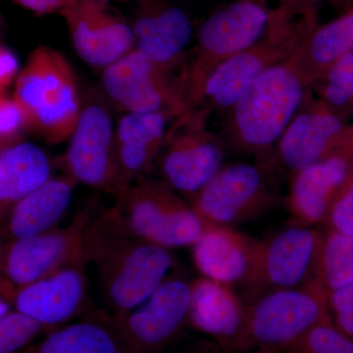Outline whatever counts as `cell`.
Listing matches in <instances>:
<instances>
[{
    "label": "cell",
    "mask_w": 353,
    "mask_h": 353,
    "mask_svg": "<svg viewBox=\"0 0 353 353\" xmlns=\"http://www.w3.org/2000/svg\"><path fill=\"white\" fill-rule=\"evenodd\" d=\"M14 101L24 114L26 129L50 143L69 139L81 108L73 66L60 51L39 46L15 80Z\"/></svg>",
    "instance_id": "7a4b0ae2"
},
{
    "label": "cell",
    "mask_w": 353,
    "mask_h": 353,
    "mask_svg": "<svg viewBox=\"0 0 353 353\" xmlns=\"http://www.w3.org/2000/svg\"><path fill=\"white\" fill-rule=\"evenodd\" d=\"M192 285L168 278L125 320L127 336L139 347L157 348L170 341L189 318Z\"/></svg>",
    "instance_id": "2e32d148"
},
{
    "label": "cell",
    "mask_w": 353,
    "mask_h": 353,
    "mask_svg": "<svg viewBox=\"0 0 353 353\" xmlns=\"http://www.w3.org/2000/svg\"><path fill=\"white\" fill-rule=\"evenodd\" d=\"M315 285L269 290L246 305L245 322L234 350L285 353L325 320Z\"/></svg>",
    "instance_id": "277c9868"
},
{
    "label": "cell",
    "mask_w": 353,
    "mask_h": 353,
    "mask_svg": "<svg viewBox=\"0 0 353 353\" xmlns=\"http://www.w3.org/2000/svg\"><path fill=\"white\" fill-rule=\"evenodd\" d=\"M246 305L231 285L202 278L192 285L189 318L203 333L233 350L243 329Z\"/></svg>",
    "instance_id": "ffe728a7"
},
{
    "label": "cell",
    "mask_w": 353,
    "mask_h": 353,
    "mask_svg": "<svg viewBox=\"0 0 353 353\" xmlns=\"http://www.w3.org/2000/svg\"><path fill=\"white\" fill-rule=\"evenodd\" d=\"M321 245L315 230L294 223L259 241L252 274L243 285L250 301L269 290L313 285L311 276Z\"/></svg>",
    "instance_id": "8fae6325"
},
{
    "label": "cell",
    "mask_w": 353,
    "mask_h": 353,
    "mask_svg": "<svg viewBox=\"0 0 353 353\" xmlns=\"http://www.w3.org/2000/svg\"><path fill=\"white\" fill-rule=\"evenodd\" d=\"M292 57L257 77L225 114L223 131L232 150L260 160L273 158L279 139L309 90Z\"/></svg>",
    "instance_id": "6da1fadb"
},
{
    "label": "cell",
    "mask_w": 353,
    "mask_h": 353,
    "mask_svg": "<svg viewBox=\"0 0 353 353\" xmlns=\"http://www.w3.org/2000/svg\"><path fill=\"white\" fill-rule=\"evenodd\" d=\"M85 282L76 269L66 268L25 285L15 297L16 310L41 325L68 320L83 301Z\"/></svg>",
    "instance_id": "44dd1931"
},
{
    "label": "cell",
    "mask_w": 353,
    "mask_h": 353,
    "mask_svg": "<svg viewBox=\"0 0 353 353\" xmlns=\"http://www.w3.org/2000/svg\"><path fill=\"white\" fill-rule=\"evenodd\" d=\"M60 15L66 21L76 52L85 63L105 69L134 50L131 26L111 10L108 2L75 0Z\"/></svg>",
    "instance_id": "7c38bea8"
},
{
    "label": "cell",
    "mask_w": 353,
    "mask_h": 353,
    "mask_svg": "<svg viewBox=\"0 0 353 353\" xmlns=\"http://www.w3.org/2000/svg\"><path fill=\"white\" fill-rule=\"evenodd\" d=\"M99 1L108 2L111 1V0H99ZM116 1H120V0H116Z\"/></svg>",
    "instance_id": "74e56055"
},
{
    "label": "cell",
    "mask_w": 353,
    "mask_h": 353,
    "mask_svg": "<svg viewBox=\"0 0 353 353\" xmlns=\"http://www.w3.org/2000/svg\"><path fill=\"white\" fill-rule=\"evenodd\" d=\"M314 28V15H292L279 6L273 9L264 36L220 64L206 79L189 111L206 122L214 114L225 115L257 77L289 59Z\"/></svg>",
    "instance_id": "3957f363"
},
{
    "label": "cell",
    "mask_w": 353,
    "mask_h": 353,
    "mask_svg": "<svg viewBox=\"0 0 353 353\" xmlns=\"http://www.w3.org/2000/svg\"><path fill=\"white\" fill-rule=\"evenodd\" d=\"M287 353H353V340L323 321L309 330Z\"/></svg>",
    "instance_id": "f1b7e54d"
},
{
    "label": "cell",
    "mask_w": 353,
    "mask_h": 353,
    "mask_svg": "<svg viewBox=\"0 0 353 353\" xmlns=\"http://www.w3.org/2000/svg\"><path fill=\"white\" fill-rule=\"evenodd\" d=\"M275 165L271 158L223 166L190 205L208 225L234 228L254 219L277 202L272 181Z\"/></svg>",
    "instance_id": "8992f818"
},
{
    "label": "cell",
    "mask_w": 353,
    "mask_h": 353,
    "mask_svg": "<svg viewBox=\"0 0 353 353\" xmlns=\"http://www.w3.org/2000/svg\"><path fill=\"white\" fill-rule=\"evenodd\" d=\"M259 241L234 228L206 224L192 245L197 269L205 278L229 285L245 284L256 259Z\"/></svg>",
    "instance_id": "ac0fdd59"
},
{
    "label": "cell",
    "mask_w": 353,
    "mask_h": 353,
    "mask_svg": "<svg viewBox=\"0 0 353 353\" xmlns=\"http://www.w3.org/2000/svg\"><path fill=\"white\" fill-rule=\"evenodd\" d=\"M314 0H279V7L296 16L314 15Z\"/></svg>",
    "instance_id": "d590c367"
},
{
    "label": "cell",
    "mask_w": 353,
    "mask_h": 353,
    "mask_svg": "<svg viewBox=\"0 0 353 353\" xmlns=\"http://www.w3.org/2000/svg\"><path fill=\"white\" fill-rule=\"evenodd\" d=\"M19 72V61L15 53L6 46H0V94H6Z\"/></svg>",
    "instance_id": "836d02e7"
},
{
    "label": "cell",
    "mask_w": 353,
    "mask_h": 353,
    "mask_svg": "<svg viewBox=\"0 0 353 353\" xmlns=\"http://www.w3.org/2000/svg\"><path fill=\"white\" fill-rule=\"evenodd\" d=\"M9 312V303L0 297V318L3 317L6 313Z\"/></svg>",
    "instance_id": "8d00e7d4"
},
{
    "label": "cell",
    "mask_w": 353,
    "mask_h": 353,
    "mask_svg": "<svg viewBox=\"0 0 353 353\" xmlns=\"http://www.w3.org/2000/svg\"><path fill=\"white\" fill-rule=\"evenodd\" d=\"M329 299L336 329L353 340V285L331 292Z\"/></svg>",
    "instance_id": "d6a6232c"
},
{
    "label": "cell",
    "mask_w": 353,
    "mask_h": 353,
    "mask_svg": "<svg viewBox=\"0 0 353 353\" xmlns=\"http://www.w3.org/2000/svg\"><path fill=\"white\" fill-rule=\"evenodd\" d=\"M109 303L129 312L167 280L173 265L169 248L143 240L117 241L99 248Z\"/></svg>",
    "instance_id": "30bf717a"
},
{
    "label": "cell",
    "mask_w": 353,
    "mask_h": 353,
    "mask_svg": "<svg viewBox=\"0 0 353 353\" xmlns=\"http://www.w3.org/2000/svg\"><path fill=\"white\" fill-rule=\"evenodd\" d=\"M336 1H340V0H336Z\"/></svg>",
    "instance_id": "f35d334b"
},
{
    "label": "cell",
    "mask_w": 353,
    "mask_h": 353,
    "mask_svg": "<svg viewBox=\"0 0 353 353\" xmlns=\"http://www.w3.org/2000/svg\"><path fill=\"white\" fill-rule=\"evenodd\" d=\"M139 10L132 26L134 50L157 64L180 66L192 39L189 16L165 0H137Z\"/></svg>",
    "instance_id": "9a60e30c"
},
{
    "label": "cell",
    "mask_w": 353,
    "mask_h": 353,
    "mask_svg": "<svg viewBox=\"0 0 353 353\" xmlns=\"http://www.w3.org/2000/svg\"><path fill=\"white\" fill-rule=\"evenodd\" d=\"M48 155L30 143L0 148V209L15 205L50 179Z\"/></svg>",
    "instance_id": "cb8c5ba5"
},
{
    "label": "cell",
    "mask_w": 353,
    "mask_h": 353,
    "mask_svg": "<svg viewBox=\"0 0 353 353\" xmlns=\"http://www.w3.org/2000/svg\"><path fill=\"white\" fill-rule=\"evenodd\" d=\"M118 219L141 240L166 248L192 245L206 223L164 182L148 181L129 192Z\"/></svg>",
    "instance_id": "52a82bcc"
},
{
    "label": "cell",
    "mask_w": 353,
    "mask_h": 353,
    "mask_svg": "<svg viewBox=\"0 0 353 353\" xmlns=\"http://www.w3.org/2000/svg\"><path fill=\"white\" fill-rule=\"evenodd\" d=\"M66 165L72 180L99 189H118L115 131L103 106L82 108L69 138Z\"/></svg>",
    "instance_id": "4fadbf2b"
},
{
    "label": "cell",
    "mask_w": 353,
    "mask_h": 353,
    "mask_svg": "<svg viewBox=\"0 0 353 353\" xmlns=\"http://www.w3.org/2000/svg\"><path fill=\"white\" fill-rule=\"evenodd\" d=\"M36 353H121V348L101 325L78 323L48 334Z\"/></svg>",
    "instance_id": "484cf974"
},
{
    "label": "cell",
    "mask_w": 353,
    "mask_h": 353,
    "mask_svg": "<svg viewBox=\"0 0 353 353\" xmlns=\"http://www.w3.org/2000/svg\"><path fill=\"white\" fill-rule=\"evenodd\" d=\"M43 325L19 311L0 318V353H15L39 333Z\"/></svg>",
    "instance_id": "f546056e"
},
{
    "label": "cell",
    "mask_w": 353,
    "mask_h": 353,
    "mask_svg": "<svg viewBox=\"0 0 353 353\" xmlns=\"http://www.w3.org/2000/svg\"><path fill=\"white\" fill-rule=\"evenodd\" d=\"M315 271L331 292L353 285V236L332 232L322 243Z\"/></svg>",
    "instance_id": "4316f807"
},
{
    "label": "cell",
    "mask_w": 353,
    "mask_h": 353,
    "mask_svg": "<svg viewBox=\"0 0 353 353\" xmlns=\"http://www.w3.org/2000/svg\"><path fill=\"white\" fill-rule=\"evenodd\" d=\"M73 194L70 179H50L12 208L9 231L15 238H32L48 233L66 212Z\"/></svg>",
    "instance_id": "7402d4cb"
},
{
    "label": "cell",
    "mask_w": 353,
    "mask_h": 353,
    "mask_svg": "<svg viewBox=\"0 0 353 353\" xmlns=\"http://www.w3.org/2000/svg\"><path fill=\"white\" fill-rule=\"evenodd\" d=\"M272 11L264 0H236L218 9L202 23L194 54L183 64V83L190 109L199 99L206 79L220 64L264 36Z\"/></svg>",
    "instance_id": "5b68a950"
},
{
    "label": "cell",
    "mask_w": 353,
    "mask_h": 353,
    "mask_svg": "<svg viewBox=\"0 0 353 353\" xmlns=\"http://www.w3.org/2000/svg\"><path fill=\"white\" fill-rule=\"evenodd\" d=\"M224 141L188 111L173 120L158 160L163 182L192 199L224 166Z\"/></svg>",
    "instance_id": "9c48e42d"
},
{
    "label": "cell",
    "mask_w": 353,
    "mask_h": 353,
    "mask_svg": "<svg viewBox=\"0 0 353 353\" xmlns=\"http://www.w3.org/2000/svg\"><path fill=\"white\" fill-rule=\"evenodd\" d=\"M334 231L353 236V181L341 188L328 210Z\"/></svg>",
    "instance_id": "1f68e13d"
},
{
    "label": "cell",
    "mask_w": 353,
    "mask_h": 353,
    "mask_svg": "<svg viewBox=\"0 0 353 353\" xmlns=\"http://www.w3.org/2000/svg\"><path fill=\"white\" fill-rule=\"evenodd\" d=\"M353 52V11L314 28L292 59L309 88L339 58Z\"/></svg>",
    "instance_id": "d4e9b609"
},
{
    "label": "cell",
    "mask_w": 353,
    "mask_h": 353,
    "mask_svg": "<svg viewBox=\"0 0 353 353\" xmlns=\"http://www.w3.org/2000/svg\"><path fill=\"white\" fill-rule=\"evenodd\" d=\"M171 120L175 119L164 112H128L121 118L115 130L118 189L125 192L130 181L157 159Z\"/></svg>",
    "instance_id": "d6986e66"
},
{
    "label": "cell",
    "mask_w": 353,
    "mask_h": 353,
    "mask_svg": "<svg viewBox=\"0 0 353 353\" xmlns=\"http://www.w3.org/2000/svg\"><path fill=\"white\" fill-rule=\"evenodd\" d=\"M18 6L38 15L63 12L75 0H14Z\"/></svg>",
    "instance_id": "e575fe53"
},
{
    "label": "cell",
    "mask_w": 353,
    "mask_h": 353,
    "mask_svg": "<svg viewBox=\"0 0 353 353\" xmlns=\"http://www.w3.org/2000/svg\"><path fill=\"white\" fill-rule=\"evenodd\" d=\"M343 121L328 106L309 101L307 95L283 132L273 152L275 163L290 174L333 154L345 145Z\"/></svg>",
    "instance_id": "5bb4252c"
},
{
    "label": "cell",
    "mask_w": 353,
    "mask_h": 353,
    "mask_svg": "<svg viewBox=\"0 0 353 353\" xmlns=\"http://www.w3.org/2000/svg\"><path fill=\"white\" fill-rule=\"evenodd\" d=\"M26 129L24 114L14 99L0 94V148L17 143Z\"/></svg>",
    "instance_id": "4dcf8cb0"
},
{
    "label": "cell",
    "mask_w": 353,
    "mask_h": 353,
    "mask_svg": "<svg viewBox=\"0 0 353 353\" xmlns=\"http://www.w3.org/2000/svg\"><path fill=\"white\" fill-rule=\"evenodd\" d=\"M323 158L290 174L288 206L294 224L307 225L322 220L328 213L332 199L350 180V162L341 152Z\"/></svg>",
    "instance_id": "e0dca14e"
},
{
    "label": "cell",
    "mask_w": 353,
    "mask_h": 353,
    "mask_svg": "<svg viewBox=\"0 0 353 353\" xmlns=\"http://www.w3.org/2000/svg\"><path fill=\"white\" fill-rule=\"evenodd\" d=\"M311 87L321 95L323 103L330 109L353 108V52L339 58Z\"/></svg>",
    "instance_id": "83f0119b"
},
{
    "label": "cell",
    "mask_w": 353,
    "mask_h": 353,
    "mask_svg": "<svg viewBox=\"0 0 353 353\" xmlns=\"http://www.w3.org/2000/svg\"><path fill=\"white\" fill-rule=\"evenodd\" d=\"M70 243V234L65 232L16 240L6 257L7 277L23 288L50 275L68 254Z\"/></svg>",
    "instance_id": "603a6c76"
},
{
    "label": "cell",
    "mask_w": 353,
    "mask_h": 353,
    "mask_svg": "<svg viewBox=\"0 0 353 353\" xmlns=\"http://www.w3.org/2000/svg\"><path fill=\"white\" fill-rule=\"evenodd\" d=\"M183 65L157 64L132 50L104 69L102 83L108 97L128 112H164L176 119L189 111L183 69L176 73Z\"/></svg>",
    "instance_id": "ba28073f"
}]
</instances>
